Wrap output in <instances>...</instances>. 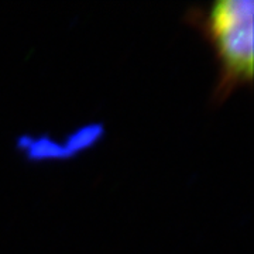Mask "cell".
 I'll return each instance as SVG.
<instances>
[{
	"mask_svg": "<svg viewBox=\"0 0 254 254\" xmlns=\"http://www.w3.org/2000/svg\"><path fill=\"white\" fill-rule=\"evenodd\" d=\"M200 26L215 48L219 81L215 89L223 100L254 76V3L252 0H219L199 11Z\"/></svg>",
	"mask_w": 254,
	"mask_h": 254,
	"instance_id": "6da1fadb",
	"label": "cell"
}]
</instances>
